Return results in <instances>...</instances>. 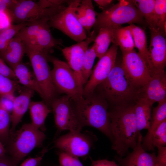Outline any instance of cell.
I'll use <instances>...</instances> for the list:
<instances>
[{
  "label": "cell",
  "mask_w": 166,
  "mask_h": 166,
  "mask_svg": "<svg viewBox=\"0 0 166 166\" xmlns=\"http://www.w3.org/2000/svg\"><path fill=\"white\" fill-rule=\"evenodd\" d=\"M48 60L53 65L51 76L57 93L65 94L73 101L82 97L83 87L80 85L74 72L68 63L50 55Z\"/></svg>",
  "instance_id": "52a82bcc"
},
{
  "label": "cell",
  "mask_w": 166,
  "mask_h": 166,
  "mask_svg": "<svg viewBox=\"0 0 166 166\" xmlns=\"http://www.w3.org/2000/svg\"><path fill=\"white\" fill-rule=\"evenodd\" d=\"M19 83L37 92L43 100L44 96L33 72L22 62L13 69Z\"/></svg>",
  "instance_id": "7402d4cb"
},
{
  "label": "cell",
  "mask_w": 166,
  "mask_h": 166,
  "mask_svg": "<svg viewBox=\"0 0 166 166\" xmlns=\"http://www.w3.org/2000/svg\"><path fill=\"white\" fill-rule=\"evenodd\" d=\"M12 24L10 14L9 12H0V31Z\"/></svg>",
  "instance_id": "60d3db41"
},
{
  "label": "cell",
  "mask_w": 166,
  "mask_h": 166,
  "mask_svg": "<svg viewBox=\"0 0 166 166\" xmlns=\"http://www.w3.org/2000/svg\"><path fill=\"white\" fill-rule=\"evenodd\" d=\"M118 47L113 44L105 54L99 59L84 86L83 96L93 93L97 86L108 77L116 64Z\"/></svg>",
  "instance_id": "4fadbf2b"
},
{
  "label": "cell",
  "mask_w": 166,
  "mask_h": 166,
  "mask_svg": "<svg viewBox=\"0 0 166 166\" xmlns=\"http://www.w3.org/2000/svg\"><path fill=\"white\" fill-rule=\"evenodd\" d=\"M0 166H16L11 157L6 154L0 157Z\"/></svg>",
  "instance_id": "f6af8a7d"
},
{
  "label": "cell",
  "mask_w": 166,
  "mask_h": 166,
  "mask_svg": "<svg viewBox=\"0 0 166 166\" xmlns=\"http://www.w3.org/2000/svg\"><path fill=\"white\" fill-rule=\"evenodd\" d=\"M27 24H12L0 31V52L6 49L11 40Z\"/></svg>",
  "instance_id": "f546056e"
},
{
  "label": "cell",
  "mask_w": 166,
  "mask_h": 166,
  "mask_svg": "<svg viewBox=\"0 0 166 166\" xmlns=\"http://www.w3.org/2000/svg\"><path fill=\"white\" fill-rule=\"evenodd\" d=\"M150 40L149 47V69L151 75L165 72L166 64L165 34L159 29L149 28Z\"/></svg>",
  "instance_id": "9a60e30c"
},
{
  "label": "cell",
  "mask_w": 166,
  "mask_h": 166,
  "mask_svg": "<svg viewBox=\"0 0 166 166\" xmlns=\"http://www.w3.org/2000/svg\"><path fill=\"white\" fill-rule=\"evenodd\" d=\"M158 103L153 108L149 127L146 135L142 138V145L146 151L154 150L152 146L153 135L160 124L166 120V99Z\"/></svg>",
  "instance_id": "ffe728a7"
},
{
  "label": "cell",
  "mask_w": 166,
  "mask_h": 166,
  "mask_svg": "<svg viewBox=\"0 0 166 166\" xmlns=\"http://www.w3.org/2000/svg\"><path fill=\"white\" fill-rule=\"evenodd\" d=\"M142 138L139 132L136 144L132 152H128L124 158L118 156L116 157L120 166H158L155 153H148L142 147Z\"/></svg>",
  "instance_id": "e0dca14e"
},
{
  "label": "cell",
  "mask_w": 166,
  "mask_h": 166,
  "mask_svg": "<svg viewBox=\"0 0 166 166\" xmlns=\"http://www.w3.org/2000/svg\"><path fill=\"white\" fill-rule=\"evenodd\" d=\"M81 1L71 0L65 9L52 16L48 21L50 27L61 31L77 42L87 37L85 30L74 14L75 8L79 5Z\"/></svg>",
  "instance_id": "9c48e42d"
},
{
  "label": "cell",
  "mask_w": 166,
  "mask_h": 166,
  "mask_svg": "<svg viewBox=\"0 0 166 166\" xmlns=\"http://www.w3.org/2000/svg\"><path fill=\"white\" fill-rule=\"evenodd\" d=\"M94 1L103 10L109 8V6L113 2L112 0H94Z\"/></svg>",
  "instance_id": "bcb514c9"
},
{
  "label": "cell",
  "mask_w": 166,
  "mask_h": 166,
  "mask_svg": "<svg viewBox=\"0 0 166 166\" xmlns=\"http://www.w3.org/2000/svg\"><path fill=\"white\" fill-rule=\"evenodd\" d=\"M113 44L119 46L122 53L134 49V42L131 32L127 26L113 28Z\"/></svg>",
  "instance_id": "4316f807"
},
{
  "label": "cell",
  "mask_w": 166,
  "mask_h": 166,
  "mask_svg": "<svg viewBox=\"0 0 166 166\" xmlns=\"http://www.w3.org/2000/svg\"><path fill=\"white\" fill-rule=\"evenodd\" d=\"M166 145V120L161 123L154 132L152 138V146L156 147L165 146Z\"/></svg>",
  "instance_id": "e575fe53"
},
{
  "label": "cell",
  "mask_w": 166,
  "mask_h": 166,
  "mask_svg": "<svg viewBox=\"0 0 166 166\" xmlns=\"http://www.w3.org/2000/svg\"><path fill=\"white\" fill-rule=\"evenodd\" d=\"M155 28L166 34V0H155Z\"/></svg>",
  "instance_id": "d6a6232c"
},
{
  "label": "cell",
  "mask_w": 166,
  "mask_h": 166,
  "mask_svg": "<svg viewBox=\"0 0 166 166\" xmlns=\"http://www.w3.org/2000/svg\"><path fill=\"white\" fill-rule=\"evenodd\" d=\"M6 151L4 145L0 141V157L6 154Z\"/></svg>",
  "instance_id": "7dc6e473"
},
{
  "label": "cell",
  "mask_w": 166,
  "mask_h": 166,
  "mask_svg": "<svg viewBox=\"0 0 166 166\" xmlns=\"http://www.w3.org/2000/svg\"><path fill=\"white\" fill-rule=\"evenodd\" d=\"M122 53V66L133 83L142 89L151 76L146 64L134 49Z\"/></svg>",
  "instance_id": "5bb4252c"
},
{
  "label": "cell",
  "mask_w": 166,
  "mask_h": 166,
  "mask_svg": "<svg viewBox=\"0 0 166 166\" xmlns=\"http://www.w3.org/2000/svg\"><path fill=\"white\" fill-rule=\"evenodd\" d=\"M32 120L31 123L42 132L46 128L45 121L48 115L52 112L51 108L43 101H31L29 108Z\"/></svg>",
  "instance_id": "603a6c76"
},
{
  "label": "cell",
  "mask_w": 166,
  "mask_h": 166,
  "mask_svg": "<svg viewBox=\"0 0 166 166\" xmlns=\"http://www.w3.org/2000/svg\"><path fill=\"white\" fill-rule=\"evenodd\" d=\"M45 18L27 23L17 34L26 47L45 51L49 54L53 49L62 43L61 39H56L52 36L48 21Z\"/></svg>",
  "instance_id": "8992f818"
},
{
  "label": "cell",
  "mask_w": 166,
  "mask_h": 166,
  "mask_svg": "<svg viewBox=\"0 0 166 166\" xmlns=\"http://www.w3.org/2000/svg\"><path fill=\"white\" fill-rule=\"evenodd\" d=\"M94 41L97 57L100 59L107 52L109 46L113 40V28L108 27L101 28L98 31Z\"/></svg>",
  "instance_id": "484cf974"
},
{
  "label": "cell",
  "mask_w": 166,
  "mask_h": 166,
  "mask_svg": "<svg viewBox=\"0 0 166 166\" xmlns=\"http://www.w3.org/2000/svg\"><path fill=\"white\" fill-rule=\"evenodd\" d=\"M26 88L22 89L19 95L14 97L13 100V110L11 114V126L10 135L16 131V127L21 121L34 93V91Z\"/></svg>",
  "instance_id": "d6986e66"
},
{
  "label": "cell",
  "mask_w": 166,
  "mask_h": 166,
  "mask_svg": "<svg viewBox=\"0 0 166 166\" xmlns=\"http://www.w3.org/2000/svg\"><path fill=\"white\" fill-rule=\"evenodd\" d=\"M144 18L132 0H119L115 5L97 13L93 27L97 32L101 28H115L124 24L142 23Z\"/></svg>",
  "instance_id": "5b68a950"
},
{
  "label": "cell",
  "mask_w": 166,
  "mask_h": 166,
  "mask_svg": "<svg viewBox=\"0 0 166 166\" xmlns=\"http://www.w3.org/2000/svg\"><path fill=\"white\" fill-rule=\"evenodd\" d=\"M126 26L131 32L135 47L138 51V53L144 60L149 69V52L144 30L134 24H130Z\"/></svg>",
  "instance_id": "d4e9b609"
},
{
  "label": "cell",
  "mask_w": 166,
  "mask_h": 166,
  "mask_svg": "<svg viewBox=\"0 0 166 166\" xmlns=\"http://www.w3.org/2000/svg\"><path fill=\"white\" fill-rule=\"evenodd\" d=\"M48 147L43 148L35 157H29L25 160L19 166H39L43 157L48 151Z\"/></svg>",
  "instance_id": "8d00e7d4"
},
{
  "label": "cell",
  "mask_w": 166,
  "mask_h": 166,
  "mask_svg": "<svg viewBox=\"0 0 166 166\" xmlns=\"http://www.w3.org/2000/svg\"><path fill=\"white\" fill-rule=\"evenodd\" d=\"M149 28H155V0H132Z\"/></svg>",
  "instance_id": "83f0119b"
},
{
  "label": "cell",
  "mask_w": 166,
  "mask_h": 166,
  "mask_svg": "<svg viewBox=\"0 0 166 166\" xmlns=\"http://www.w3.org/2000/svg\"><path fill=\"white\" fill-rule=\"evenodd\" d=\"M10 136L5 149L16 166L33 149L42 146L46 138L43 132L31 123L23 124Z\"/></svg>",
  "instance_id": "277c9868"
},
{
  "label": "cell",
  "mask_w": 166,
  "mask_h": 166,
  "mask_svg": "<svg viewBox=\"0 0 166 166\" xmlns=\"http://www.w3.org/2000/svg\"><path fill=\"white\" fill-rule=\"evenodd\" d=\"M70 0H40L37 3L43 8H52L57 7L64 5L65 3L68 4Z\"/></svg>",
  "instance_id": "74e56055"
},
{
  "label": "cell",
  "mask_w": 166,
  "mask_h": 166,
  "mask_svg": "<svg viewBox=\"0 0 166 166\" xmlns=\"http://www.w3.org/2000/svg\"><path fill=\"white\" fill-rule=\"evenodd\" d=\"M57 154L59 166H84L78 157L60 150L57 152Z\"/></svg>",
  "instance_id": "d590c367"
},
{
  "label": "cell",
  "mask_w": 166,
  "mask_h": 166,
  "mask_svg": "<svg viewBox=\"0 0 166 166\" xmlns=\"http://www.w3.org/2000/svg\"><path fill=\"white\" fill-rule=\"evenodd\" d=\"M50 108L57 129L55 139L63 131H81L83 128L78 120L72 101L69 97L65 95L57 97L51 102Z\"/></svg>",
  "instance_id": "8fae6325"
},
{
  "label": "cell",
  "mask_w": 166,
  "mask_h": 166,
  "mask_svg": "<svg viewBox=\"0 0 166 166\" xmlns=\"http://www.w3.org/2000/svg\"><path fill=\"white\" fill-rule=\"evenodd\" d=\"M26 53V47L17 34L10 41L6 49L0 52V57L12 70L22 62Z\"/></svg>",
  "instance_id": "44dd1931"
},
{
  "label": "cell",
  "mask_w": 166,
  "mask_h": 166,
  "mask_svg": "<svg viewBox=\"0 0 166 166\" xmlns=\"http://www.w3.org/2000/svg\"><path fill=\"white\" fill-rule=\"evenodd\" d=\"M14 97H0V105L11 114L13 110V100Z\"/></svg>",
  "instance_id": "b9f144b4"
},
{
  "label": "cell",
  "mask_w": 166,
  "mask_h": 166,
  "mask_svg": "<svg viewBox=\"0 0 166 166\" xmlns=\"http://www.w3.org/2000/svg\"><path fill=\"white\" fill-rule=\"evenodd\" d=\"M11 114L4 109L0 104V141L6 145L10 138Z\"/></svg>",
  "instance_id": "4dcf8cb0"
},
{
  "label": "cell",
  "mask_w": 166,
  "mask_h": 166,
  "mask_svg": "<svg viewBox=\"0 0 166 166\" xmlns=\"http://www.w3.org/2000/svg\"><path fill=\"white\" fill-rule=\"evenodd\" d=\"M92 132H69L55 139L53 147L78 158L86 157L97 140Z\"/></svg>",
  "instance_id": "30bf717a"
},
{
  "label": "cell",
  "mask_w": 166,
  "mask_h": 166,
  "mask_svg": "<svg viewBox=\"0 0 166 166\" xmlns=\"http://www.w3.org/2000/svg\"><path fill=\"white\" fill-rule=\"evenodd\" d=\"M91 162V166H119L114 161L106 159L93 160L89 157Z\"/></svg>",
  "instance_id": "ee69618b"
},
{
  "label": "cell",
  "mask_w": 166,
  "mask_h": 166,
  "mask_svg": "<svg viewBox=\"0 0 166 166\" xmlns=\"http://www.w3.org/2000/svg\"><path fill=\"white\" fill-rule=\"evenodd\" d=\"M158 153L156 157L157 164L158 166H166V147H157Z\"/></svg>",
  "instance_id": "ab89813d"
},
{
  "label": "cell",
  "mask_w": 166,
  "mask_h": 166,
  "mask_svg": "<svg viewBox=\"0 0 166 166\" xmlns=\"http://www.w3.org/2000/svg\"><path fill=\"white\" fill-rule=\"evenodd\" d=\"M16 1L14 0H0V12H9Z\"/></svg>",
  "instance_id": "7bdbcfd3"
},
{
  "label": "cell",
  "mask_w": 166,
  "mask_h": 166,
  "mask_svg": "<svg viewBox=\"0 0 166 166\" xmlns=\"http://www.w3.org/2000/svg\"><path fill=\"white\" fill-rule=\"evenodd\" d=\"M80 4L83 7L86 21L87 26L85 30L89 35L91 29L95 23L97 13L94 10L91 0H81Z\"/></svg>",
  "instance_id": "836d02e7"
},
{
  "label": "cell",
  "mask_w": 166,
  "mask_h": 166,
  "mask_svg": "<svg viewBox=\"0 0 166 166\" xmlns=\"http://www.w3.org/2000/svg\"><path fill=\"white\" fill-rule=\"evenodd\" d=\"M113 138L112 148L122 157L135 146L138 132L134 105L115 106L109 110Z\"/></svg>",
  "instance_id": "6da1fadb"
},
{
  "label": "cell",
  "mask_w": 166,
  "mask_h": 166,
  "mask_svg": "<svg viewBox=\"0 0 166 166\" xmlns=\"http://www.w3.org/2000/svg\"><path fill=\"white\" fill-rule=\"evenodd\" d=\"M26 47V46H25ZM26 53L30 61L33 73L44 96L43 101L50 107L52 101L58 97L48 63L49 54L38 49L26 47Z\"/></svg>",
  "instance_id": "ba28073f"
},
{
  "label": "cell",
  "mask_w": 166,
  "mask_h": 166,
  "mask_svg": "<svg viewBox=\"0 0 166 166\" xmlns=\"http://www.w3.org/2000/svg\"><path fill=\"white\" fill-rule=\"evenodd\" d=\"M39 166H59L57 164L49 163L43 162L42 160Z\"/></svg>",
  "instance_id": "c3c4849f"
},
{
  "label": "cell",
  "mask_w": 166,
  "mask_h": 166,
  "mask_svg": "<svg viewBox=\"0 0 166 166\" xmlns=\"http://www.w3.org/2000/svg\"><path fill=\"white\" fill-rule=\"evenodd\" d=\"M94 91L102 96L108 104L117 106L127 105L142 90L133 83L121 64H115L107 78Z\"/></svg>",
  "instance_id": "3957f363"
},
{
  "label": "cell",
  "mask_w": 166,
  "mask_h": 166,
  "mask_svg": "<svg viewBox=\"0 0 166 166\" xmlns=\"http://www.w3.org/2000/svg\"><path fill=\"white\" fill-rule=\"evenodd\" d=\"M17 80H13L0 74V97H14L15 92L22 89Z\"/></svg>",
  "instance_id": "1f68e13d"
},
{
  "label": "cell",
  "mask_w": 166,
  "mask_h": 166,
  "mask_svg": "<svg viewBox=\"0 0 166 166\" xmlns=\"http://www.w3.org/2000/svg\"><path fill=\"white\" fill-rule=\"evenodd\" d=\"M96 57V53L93 44L92 46L88 48L86 50L83 61L81 75L84 86L88 81L91 74L92 68Z\"/></svg>",
  "instance_id": "f1b7e54d"
},
{
  "label": "cell",
  "mask_w": 166,
  "mask_h": 166,
  "mask_svg": "<svg viewBox=\"0 0 166 166\" xmlns=\"http://www.w3.org/2000/svg\"><path fill=\"white\" fill-rule=\"evenodd\" d=\"M142 96L153 104L166 98V76L165 72L154 74L142 89Z\"/></svg>",
  "instance_id": "ac0fdd59"
},
{
  "label": "cell",
  "mask_w": 166,
  "mask_h": 166,
  "mask_svg": "<svg viewBox=\"0 0 166 166\" xmlns=\"http://www.w3.org/2000/svg\"><path fill=\"white\" fill-rule=\"evenodd\" d=\"M97 33L93 30L85 40L62 49L68 64L74 72L80 85L83 88L81 71L84 57L89 45L94 42Z\"/></svg>",
  "instance_id": "2e32d148"
},
{
  "label": "cell",
  "mask_w": 166,
  "mask_h": 166,
  "mask_svg": "<svg viewBox=\"0 0 166 166\" xmlns=\"http://www.w3.org/2000/svg\"><path fill=\"white\" fill-rule=\"evenodd\" d=\"M153 104L142 96L134 105L138 130L139 132L148 129L151 118V108Z\"/></svg>",
  "instance_id": "cb8c5ba5"
},
{
  "label": "cell",
  "mask_w": 166,
  "mask_h": 166,
  "mask_svg": "<svg viewBox=\"0 0 166 166\" xmlns=\"http://www.w3.org/2000/svg\"><path fill=\"white\" fill-rule=\"evenodd\" d=\"M78 120L82 127L95 128L106 136L112 143L111 120L109 105L104 97L95 91L80 99L72 101Z\"/></svg>",
  "instance_id": "7a4b0ae2"
},
{
  "label": "cell",
  "mask_w": 166,
  "mask_h": 166,
  "mask_svg": "<svg viewBox=\"0 0 166 166\" xmlns=\"http://www.w3.org/2000/svg\"><path fill=\"white\" fill-rule=\"evenodd\" d=\"M65 5L57 7L43 8L37 2L30 0H17L10 11L12 23H29L45 18H50L65 9Z\"/></svg>",
  "instance_id": "7c38bea8"
},
{
  "label": "cell",
  "mask_w": 166,
  "mask_h": 166,
  "mask_svg": "<svg viewBox=\"0 0 166 166\" xmlns=\"http://www.w3.org/2000/svg\"><path fill=\"white\" fill-rule=\"evenodd\" d=\"M0 74L13 80L17 79L13 70L0 57Z\"/></svg>",
  "instance_id": "f35d334b"
}]
</instances>
